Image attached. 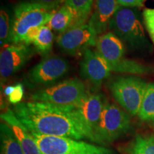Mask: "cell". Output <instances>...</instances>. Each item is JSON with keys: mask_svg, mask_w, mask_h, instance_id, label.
<instances>
[{"mask_svg": "<svg viewBox=\"0 0 154 154\" xmlns=\"http://www.w3.org/2000/svg\"><path fill=\"white\" fill-rule=\"evenodd\" d=\"M12 110L32 132L94 142L93 134L73 106L29 101L14 105Z\"/></svg>", "mask_w": 154, "mask_h": 154, "instance_id": "6da1fadb", "label": "cell"}, {"mask_svg": "<svg viewBox=\"0 0 154 154\" xmlns=\"http://www.w3.org/2000/svg\"><path fill=\"white\" fill-rule=\"evenodd\" d=\"M65 1L58 0L51 4H44L25 0L17 4L11 17V43H22L29 29L47 25L54 13Z\"/></svg>", "mask_w": 154, "mask_h": 154, "instance_id": "7a4b0ae2", "label": "cell"}, {"mask_svg": "<svg viewBox=\"0 0 154 154\" xmlns=\"http://www.w3.org/2000/svg\"><path fill=\"white\" fill-rule=\"evenodd\" d=\"M143 22L137 8L119 5L110 21L109 29L129 49L150 51L153 47L146 35Z\"/></svg>", "mask_w": 154, "mask_h": 154, "instance_id": "3957f363", "label": "cell"}, {"mask_svg": "<svg viewBox=\"0 0 154 154\" xmlns=\"http://www.w3.org/2000/svg\"><path fill=\"white\" fill-rule=\"evenodd\" d=\"M147 86L143 79L132 75L113 77L108 82L113 99L131 116H138Z\"/></svg>", "mask_w": 154, "mask_h": 154, "instance_id": "277c9868", "label": "cell"}, {"mask_svg": "<svg viewBox=\"0 0 154 154\" xmlns=\"http://www.w3.org/2000/svg\"><path fill=\"white\" fill-rule=\"evenodd\" d=\"M131 128V118L125 110L114 103L106 102L94 131V142L111 143Z\"/></svg>", "mask_w": 154, "mask_h": 154, "instance_id": "5b68a950", "label": "cell"}, {"mask_svg": "<svg viewBox=\"0 0 154 154\" xmlns=\"http://www.w3.org/2000/svg\"><path fill=\"white\" fill-rule=\"evenodd\" d=\"M87 93L79 79H67L47 87L40 88L30 96L32 101L49 103L57 106H74Z\"/></svg>", "mask_w": 154, "mask_h": 154, "instance_id": "8992f818", "label": "cell"}, {"mask_svg": "<svg viewBox=\"0 0 154 154\" xmlns=\"http://www.w3.org/2000/svg\"><path fill=\"white\" fill-rule=\"evenodd\" d=\"M30 132L42 154H113L107 148L83 140Z\"/></svg>", "mask_w": 154, "mask_h": 154, "instance_id": "52a82bcc", "label": "cell"}, {"mask_svg": "<svg viewBox=\"0 0 154 154\" xmlns=\"http://www.w3.org/2000/svg\"><path fill=\"white\" fill-rule=\"evenodd\" d=\"M69 69V63L66 59L49 55L30 69L26 79L30 85L45 88L57 84L68 74Z\"/></svg>", "mask_w": 154, "mask_h": 154, "instance_id": "ba28073f", "label": "cell"}, {"mask_svg": "<svg viewBox=\"0 0 154 154\" xmlns=\"http://www.w3.org/2000/svg\"><path fill=\"white\" fill-rule=\"evenodd\" d=\"M97 34L88 23L70 27L58 36L57 43L61 51L70 56L84 54L86 49L96 46Z\"/></svg>", "mask_w": 154, "mask_h": 154, "instance_id": "9c48e42d", "label": "cell"}, {"mask_svg": "<svg viewBox=\"0 0 154 154\" xmlns=\"http://www.w3.org/2000/svg\"><path fill=\"white\" fill-rule=\"evenodd\" d=\"M34 54L33 48L23 43L13 44L2 50L0 54L2 85L21 70L33 57Z\"/></svg>", "mask_w": 154, "mask_h": 154, "instance_id": "30bf717a", "label": "cell"}, {"mask_svg": "<svg viewBox=\"0 0 154 154\" xmlns=\"http://www.w3.org/2000/svg\"><path fill=\"white\" fill-rule=\"evenodd\" d=\"M111 72L110 65L96 51L88 49L83 54L80 63L81 76L94 87H101Z\"/></svg>", "mask_w": 154, "mask_h": 154, "instance_id": "8fae6325", "label": "cell"}, {"mask_svg": "<svg viewBox=\"0 0 154 154\" xmlns=\"http://www.w3.org/2000/svg\"><path fill=\"white\" fill-rule=\"evenodd\" d=\"M106 102V99L102 94L87 91L78 103L73 106L93 134L94 138V131Z\"/></svg>", "mask_w": 154, "mask_h": 154, "instance_id": "7c38bea8", "label": "cell"}, {"mask_svg": "<svg viewBox=\"0 0 154 154\" xmlns=\"http://www.w3.org/2000/svg\"><path fill=\"white\" fill-rule=\"evenodd\" d=\"M96 47V51L109 63L112 72L126 60L125 44L113 32H109L98 36Z\"/></svg>", "mask_w": 154, "mask_h": 154, "instance_id": "4fadbf2b", "label": "cell"}, {"mask_svg": "<svg viewBox=\"0 0 154 154\" xmlns=\"http://www.w3.org/2000/svg\"><path fill=\"white\" fill-rule=\"evenodd\" d=\"M1 119L14 132L24 154H42L30 131L17 118L12 109H7L2 113Z\"/></svg>", "mask_w": 154, "mask_h": 154, "instance_id": "5bb4252c", "label": "cell"}, {"mask_svg": "<svg viewBox=\"0 0 154 154\" xmlns=\"http://www.w3.org/2000/svg\"><path fill=\"white\" fill-rule=\"evenodd\" d=\"M119 7L116 0H95L94 11L88 21L98 36L106 33L110 21Z\"/></svg>", "mask_w": 154, "mask_h": 154, "instance_id": "9a60e30c", "label": "cell"}, {"mask_svg": "<svg viewBox=\"0 0 154 154\" xmlns=\"http://www.w3.org/2000/svg\"><path fill=\"white\" fill-rule=\"evenodd\" d=\"M75 21V14L74 11L64 2V3L54 13L51 17L47 26L52 31L59 34V35L68 30Z\"/></svg>", "mask_w": 154, "mask_h": 154, "instance_id": "2e32d148", "label": "cell"}, {"mask_svg": "<svg viewBox=\"0 0 154 154\" xmlns=\"http://www.w3.org/2000/svg\"><path fill=\"white\" fill-rule=\"evenodd\" d=\"M122 154H154L153 135H138L130 143L121 148Z\"/></svg>", "mask_w": 154, "mask_h": 154, "instance_id": "e0dca14e", "label": "cell"}, {"mask_svg": "<svg viewBox=\"0 0 154 154\" xmlns=\"http://www.w3.org/2000/svg\"><path fill=\"white\" fill-rule=\"evenodd\" d=\"M1 154H24L11 128L6 123L0 126Z\"/></svg>", "mask_w": 154, "mask_h": 154, "instance_id": "ac0fdd59", "label": "cell"}, {"mask_svg": "<svg viewBox=\"0 0 154 154\" xmlns=\"http://www.w3.org/2000/svg\"><path fill=\"white\" fill-rule=\"evenodd\" d=\"M66 2L74 12L75 21L73 26L85 24L88 21L95 0H66Z\"/></svg>", "mask_w": 154, "mask_h": 154, "instance_id": "d6986e66", "label": "cell"}, {"mask_svg": "<svg viewBox=\"0 0 154 154\" xmlns=\"http://www.w3.org/2000/svg\"><path fill=\"white\" fill-rule=\"evenodd\" d=\"M54 40V36L52 30L47 25H44L40 28L39 33L33 43V45L35 47L36 51L44 58L49 56L51 53Z\"/></svg>", "mask_w": 154, "mask_h": 154, "instance_id": "ffe728a7", "label": "cell"}, {"mask_svg": "<svg viewBox=\"0 0 154 154\" xmlns=\"http://www.w3.org/2000/svg\"><path fill=\"white\" fill-rule=\"evenodd\" d=\"M138 118L145 122L154 123V84H148L141 106L138 114Z\"/></svg>", "mask_w": 154, "mask_h": 154, "instance_id": "44dd1931", "label": "cell"}, {"mask_svg": "<svg viewBox=\"0 0 154 154\" xmlns=\"http://www.w3.org/2000/svg\"><path fill=\"white\" fill-rule=\"evenodd\" d=\"M11 17L6 9L2 8L0 11V44L1 47L10 43L11 32Z\"/></svg>", "mask_w": 154, "mask_h": 154, "instance_id": "7402d4cb", "label": "cell"}, {"mask_svg": "<svg viewBox=\"0 0 154 154\" xmlns=\"http://www.w3.org/2000/svg\"><path fill=\"white\" fill-rule=\"evenodd\" d=\"M143 21L144 26L151 41L154 44V8L145 9L143 11Z\"/></svg>", "mask_w": 154, "mask_h": 154, "instance_id": "603a6c76", "label": "cell"}, {"mask_svg": "<svg viewBox=\"0 0 154 154\" xmlns=\"http://www.w3.org/2000/svg\"><path fill=\"white\" fill-rule=\"evenodd\" d=\"M23 96H24V88H23L22 84H17L14 86V91L8 97L9 101L14 105L18 104L21 103Z\"/></svg>", "mask_w": 154, "mask_h": 154, "instance_id": "cb8c5ba5", "label": "cell"}, {"mask_svg": "<svg viewBox=\"0 0 154 154\" xmlns=\"http://www.w3.org/2000/svg\"><path fill=\"white\" fill-rule=\"evenodd\" d=\"M40 28L41 27H33L29 29L24 36L22 43L29 46H30L31 44H33L38 35Z\"/></svg>", "mask_w": 154, "mask_h": 154, "instance_id": "d4e9b609", "label": "cell"}, {"mask_svg": "<svg viewBox=\"0 0 154 154\" xmlns=\"http://www.w3.org/2000/svg\"><path fill=\"white\" fill-rule=\"evenodd\" d=\"M120 6L125 7L137 8L143 5L146 0H116Z\"/></svg>", "mask_w": 154, "mask_h": 154, "instance_id": "484cf974", "label": "cell"}, {"mask_svg": "<svg viewBox=\"0 0 154 154\" xmlns=\"http://www.w3.org/2000/svg\"><path fill=\"white\" fill-rule=\"evenodd\" d=\"M14 86H7L4 90V93H5V95L7 96H9L11 95V93L14 91Z\"/></svg>", "mask_w": 154, "mask_h": 154, "instance_id": "4316f807", "label": "cell"}, {"mask_svg": "<svg viewBox=\"0 0 154 154\" xmlns=\"http://www.w3.org/2000/svg\"><path fill=\"white\" fill-rule=\"evenodd\" d=\"M29 1L36 2L44 3V4H51V3L55 2L58 1V0H29Z\"/></svg>", "mask_w": 154, "mask_h": 154, "instance_id": "83f0119b", "label": "cell"}]
</instances>
